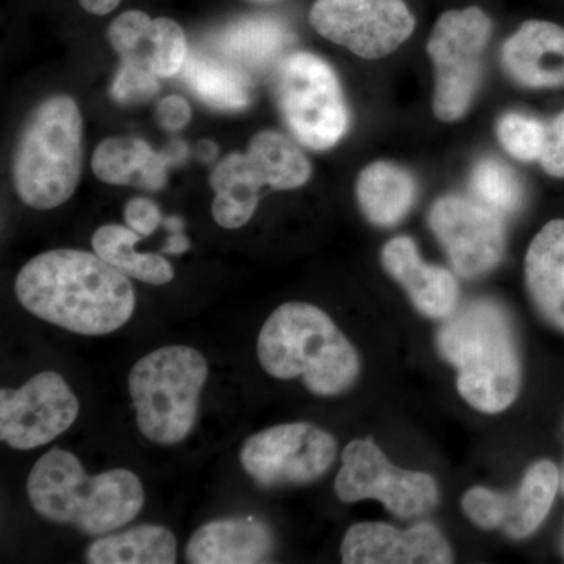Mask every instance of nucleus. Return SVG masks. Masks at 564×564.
<instances>
[{
  "mask_svg": "<svg viewBox=\"0 0 564 564\" xmlns=\"http://www.w3.org/2000/svg\"><path fill=\"white\" fill-rule=\"evenodd\" d=\"M14 291L29 313L82 336L117 332L135 311L131 281L96 252H41L22 267Z\"/></svg>",
  "mask_w": 564,
  "mask_h": 564,
  "instance_id": "1",
  "label": "nucleus"
},
{
  "mask_svg": "<svg viewBox=\"0 0 564 564\" xmlns=\"http://www.w3.org/2000/svg\"><path fill=\"white\" fill-rule=\"evenodd\" d=\"M28 494L41 518L87 534L128 525L144 503L143 485L132 470L111 469L90 477L77 456L63 448H52L35 463Z\"/></svg>",
  "mask_w": 564,
  "mask_h": 564,
  "instance_id": "2",
  "label": "nucleus"
},
{
  "mask_svg": "<svg viewBox=\"0 0 564 564\" xmlns=\"http://www.w3.org/2000/svg\"><path fill=\"white\" fill-rule=\"evenodd\" d=\"M262 369L276 380L302 377L315 395L347 392L361 370L358 351L321 307L285 303L263 323L258 337Z\"/></svg>",
  "mask_w": 564,
  "mask_h": 564,
  "instance_id": "3",
  "label": "nucleus"
},
{
  "mask_svg": "<svg viewBox=\"0 0 564 564\" xmlns=\"http://www.w3.org/2000/svg\"><path fill=\"white\" fill-rule=\"evenodd\" d=\"M437 350L458 370L459 395L475 410L497 414L513 404L521 362L511 323L497 304L455 311L437 334Z\"/></svg>",
  "mask_w": 564,
  "mask_h": 564,
  "instance_id": "4",
  "label": "nucleus"
},
{
  "mask_svg": "<svg viewBox=\"0 0 564 564\" xmlns=\"http://www.w3.org/2000/svg\"><path fill=\"white\" fill-rule=\"evenodd\" d=\"M82 133L79 107L69 96H52L33 110L13 158L22 202L39 210L68 202L80 180Z\"/></svg>",
  "mask_w": 564,
  "mask_h": 564,
  "instance_id": "5",
  "label": "nucleus"
},
{
  "mask_svg": "<svg viewBox=\"0 0 564 564\" xmlns=\"http://www.w3.org/2000/svg\"><path fill=\"white\" fill-rule=\"evenodd\" d=\"M207 377L206 358L187 345L159 348L133 364L128 384L141 434L159 445L187 440Z\"/></svg>",
  "mask_w": 564,
  "mask_h": 564,
  "instance_id": "6",
  "label": "nucleus"
},
{
  "mask_svg": "<svg viewBox=\"0 0 564 564\" xmlns=\"http://www.w3.org/2000/svg\"><path fill=\"white\" fill-rule=\"evenodd\" d=\"M274 98L282 118L304 147L329 150L348 128V111L336 73L317 55L295 52L278 63Z\"/></svg>",
  "mask_w": 564,
  "mask_h": 564,
  "instance_id": "7",
  "label": "nucleus"
},
{
  "mask_svg": "<svg viewBox=\"0 0 564 564\" xmlns=\"http://www.w3.org/2000/svg\"><path fill=\"white\" fill-rule=\"evenodd\" d=\"M491 33L492 21L478 7L445 11L434 25L426 47L436 70L433 110L441 121L462 120L469 110Z\"/></svg>",
  "mask_w": 564,
  "mask_h": 564,
  "instance_id": "8",
  "label": "nucleus"
},
{
  "mask_svg": "<svg viewBox=\"0 0 564 564\" xmlns=\"http://www.w3.org/2000/svg\"><path fill=\"white\" fill-rule=\"evenodd\" d=\"M337 454L336 440L313 423L270 426L252 434L240 448V463L256 484L306 485L328 473Z\"/></svg>",
  "mask_w": 564,
  "mask_h": 564,
  "instance_id": "9",
  "label": "nucleus"
},
{
  "mask_svg": "<svg viewBox=\"0 0 564 564\" xmlns=\"http://www.w3.org/2000/svg\"><path fill=\"white\" fill-rule=\"evenodd\" d=\"M334 488L345 503L377 499L399 518H417L437 505L436 481L430 475L392 466L372 437L345 447Z\"/></svg>",
  "mask_w": 564,
  "mask_h": 564,
  "instance_id": "10",
  "label": "nucleus"
},
{
  "mask_svg": "<svg viewBox=\"0 0 564 564\" xmlns=\"http://www.w3.org/2000/svg\"><path fill=\"white\" fill-rule=\"evenodd\" d=\"M310 20L322 36L369 61L399 50L415 29L403 0H317Z\"/></svg>",
  "mask_w": 564,
  "mask_h": 564,
  "instance_id": "11",
  "label": "nucleus"
},
{
  "mask_svg": "<svg viewBox=\"0 0 564 564\" xmlns=\"http://www.w3.org/2000/svg\"><path fill=\"white\" fill-rule=\"evenodd\" d=\"M79 411L65 378L46 370L17 391H0V440L14 451L39 448L68 432Z\"/></svg>",
  "mask_w": 564,
  "mask_h": 564,
  "instance_id": "12",
  "label": "nucleus"
},
{
  "mask_svg": "<svg viewBox=\"0 0 564 564\" xmlns=\"http://www.w3.org/2000/svg\"><path fill=\"white\" fill-rule=\"evenodd\" d=\"M429 221L459 276H484L502 261L503 223L497 212L484 204L463 196H444L434 203Z\"/></svg>",
  "mask_w": 564,
  "mask_h": 564,
  "instance_id": "13",
  "label": "nucleus"
},
{
  "mask_svg": "<svg viewBox=\"0 0 564 564\" xmlns=\"http://www.w3.org/2000/svg\"><path fill=\"white\" fill-rule=\"evenodd\" d=\"M560 488V470L549 459L534 463L514 494L474 488L463 499L464 513L485 530H502L514 540L536 532L551 513Z\"/></svg>",
  "mask_w": 564,
  "mask_h": 564,
  "instance_id": "14",
  "label": "nucleus"
},
{
  "mask_svg": "<svg viewBox=\"0 0 564 564\" xmlns=\"http://www.w3.org/2000/svg\"><path fill=\"white\" fill-rule=\"evenodd\" d=\"M345 564H444L454 562L451 545L443 533L429 522L408 530L362 522L345 533L343 547Z\"/></svg>",
  "mask_w": 564,
  "mask_h": 564,
  "instance_id": "15",
  "label": "nucleus"
},
{
  "mask_svg": "<svg viewBox=\"0 0 564 564\" xmlns=\"http://www.w3.org/2000/svg\"><path fill=\"white\" fill-rule=\"evenodd\" d=\"M122 63H132L158 77L176 76L188 58L185 33L169 18L151 20L143 11H126L107 32Z\"/></svg>",
  "mask_w": 564,
  "mask_h": 564,
  "instance_id": "16",
  "label": "nucleus"
},
{
  "mask_svg": "<svg viewBox=\"0 0 564 564\" xmlns=\"http://www.w3.org/2000/svg\"><path fill=\"white\" fill-rule=\"evenodd\" d=\"M505 73L525 88L564 87V28L527 21L502 47Z\"/></svg>",
  "mask_w": 564,
  "mask_h": 564,
  "instance_id": "17",
  "label": "nucleus"
},
{
  "mask_svg": "<svg viewBox=\"0 0 564 564\" xmlns=\"http://www.w3.org/2000/svg\"><path fill=\"white\" fill-rule=\"evenodd\" d=\"M381 262L386 272L408 292L419 313L434 321L455 313L459 289L454 274L423 262L410 237H397L386 245Z\"/></svg>",
  "mask_w": 564,
  "mask_h": 564,
  "instance_id": "18",
  "label": "nucleus"
},
{
  "mask_svg": "<svg viewBox=\"0 0 564 564\" xmlns=\"http://www.w3.org/2000/svg\"><path fill=\"white\" fill-rule=\"evenodd\" d=\"M273 533L251 516L217 519L199 527L188 540L185 556L192 564H256L267 562Z\"/></svg>",
  "mask_w": 564,
  "mask_h": 564,
  "instance_id": "19",
  "label": "nucleus"
},
{
  "mask_svg": "<svg viewBox=\"0 0 564 564\" xmlns=\"http://www.w3.org/2000/svg\"><path fill=\"white\" fill-rule=\"evenodd\" d=\"M525 281L538 313L564 333V220L547 223L530 243Z\"/></svg>",
  "mask_w": 564,
  "mask_h": 564,
  "instance_id": "20",
  "label": "nucleus"
},
{
  "mask_svg": "<svg viewBox=\"0 0 564 564\" xmlns=\"http://www.w3.org/2000/svg\"><path fill=\"white\" fill-rule=\"evenodd\" d=\"M169 163L165 152L152 151L147 141L113 137L96 148L93 172L107 184L161 191L166 184Z\"/></svg>",
  "mask_w": 564,
  "mask_h": 564,
  "instance_id": "21",
  "label": "nucleus"
},
{
  "mask_svg": "<svg viewBox=\"0 0 564 564\" xmlns=\"http://www.w3.org/2000/svg\"><path fill=\"white\" fill-rule=\"evenodd\" d=\"M356 196L367 220L393 226L413 207L415 182L402 166L377 162L359 174Z\"/></svg>",
  "mask_w": 564,
  "mask_h": 564,
  "instance_id": "22",
  "label": "nucleus"
},
{
  "mask_svg": "<svg viewBox=\"0 0 564 564\" xmlns=\"http://www.w3.org/2000/svg\"><path fill=\"white\" fill-rule=\"evenodd\" d=\"M291 40V33L280 21L250 18L226 28L215 39V46L237 68L262 70L282 61Z\"/></svg>",
  "mask_w": 564,
  "mask_h": 564,
  "instance_id": "23",
  "label": "nucleus"
},
{
  "mask_svg": "<svg viewBox=\"0 0 564 564\" xmlns=\"http://www.w3.org/2000/svg\"><path fill=\"white\" fill-rule=\"evenodd\" d=\"M176 558V536L172 530L155 524L107 534L87 551L90 564H174Z\"/></svg>",
  "mask_w": 564,
  "mask_h": 564,
  "instance_id": "24",
  "label": "nucleus"
},
{
  "mask_svg": "<svg viewBox=\"0 0 564 564\" xmlns=\"http://www.w3.org/2000/svg\"><path fill=\"white\" fill-rule=\"evenodd\" d=\"M215 191L212 215L225 229L242 228L258 209L262 185L248 166L245 154L228 155L210 177Z\"/></svg>",
  "mask_w": 564,
  "mask_h": 564,
  "instance_id": "25",
  "label": "nucleus"
},
{
  "mask_svg": "<svg viewBox=\"0 0 564 564\" xmlns=\"http://www.w3.org/2000/svg\"><path fill=\"white\" fill-rule=\"evenodd\" d=\"M140 237L129 226H102L93 236V250L128 278L152 285L169 284L174 278L172 263L161 254L137 251Z\"/></svg>",
  "mask_w": 564,
  "mask_h": 564,
  "instance_id": "26",
  "label": "nucleus"
},
{
  "mask_svg": "<svg viewBox=\"0 0 564 564\" xmlns=\"http://www.w3.org/2000/svg\"><path fill=\"white\" fill-rule=\"evenodd\" d=\"M245 158L262 187L291 191L311 177V165L303 152L278 132L262 131L252 137Z\"/></svg>",
  "mask_w": 564,
  "mask_h": 564,
  "instance_id": "27",
  "label": "nucleus"
},
{
  "mask_svg": "<svg viewBox=\"0 0 564 564\" xmlns=\"http://www.w3.org/2000/svg\"><path fill=\"white\" fill-rule=\"evenodd\" d=\"M181 73L191 90L215 109H243L251 102L250 77L237 66L223 65L210 58L188 57Z\"/></svg>",
  "mask_w": 564,
  "mask_h": 564,
  "instance_id": "28",
  "label": "nucleus"
},
{
  "mask_svg": "<svg viewBox=\"0 0 564 564\" xmlns=\"http://www.w3.org/2000/svg\"><path fill=\"white\" fill-rule=\"evenodd\" d=\"M470 191L478 203L497 212L511 214L522 203V187L513 170L496 159H485L475 166Z\"/></svg>",
  "mask_w": 564,
  "mask_h": 564,
  "instance_id": "29",
  "label": "nucleus"
},
{
  "mask_svg": "<svg viewBox=\"0 0 564 564\" xmlns=\"http://www.w3.org/2000/svg\"><path fill=\"white\" fill-rule=\"evenodd\" d=\"M545 124L524 113L503 115L497 122V139L508 154L518 161L540 159L544 147Z\"/></svg>",
  "mask_w": 564,
  "mask_h": 564,
  "instance_id": "30",
  "label": "nucleus"
},
{
  "mask_svg": "<svg viewBox=\"0 0 564 564\" xmlns=\"http://www.w3.org/2000/svg\"><path fill=\"white\" fill-rule=\"evenodd\" d=\"M158 90L159 82L154 73L132 63H122L111 87V96L120 104H139L151 99Z\"/></svg>",
  "mask_w": 564,
  "mask_h": 564,
  "instance_id": "31",
  "label": "nucleus"
},
{
  "mask_svg": "<svg viewBox=\"0 0 564 564\" xmlns=\"http://www.w3.org/2000/svg\"><path fill=\"white\" fill-rule=\"evenodd\" d=\"M540 162L545 173L564 180V111L545 124Z\"/></svg>",
  "mask_w": 564,
  "mask_h": 564,
  "instance_id": "32",
  "label": "nucleus"
},
{
  "mask_svg": "<svg viewBox=\"0 0 564 564\" xmlns=\"http://www.w3.org/2000/svg\"><path fill=\"white\" fill-rule=\"evenodd\" d=\"M126 223L129 228L141 237L151 236L162 220L158 204L148 198H133L124 209Z\"/></svg>",
  "mask_w": 564,
  "mask_h": 564,
  "instance_id": "33",
  "label": "nucleus"
},
{
  "mask_svg": "<svg viewBox=\"0 0 564 564\" xmlns=\"http://www.w3.org/2000/svg\"><path fill=\"white\" fill-rule=\"evenodd\" d=\"M192 110L185 99L181 96H169L162 99L158 107V121L162 128L169 131H180L191 121Z\"/></svg>",
  "mask_w": 564,
  "mask_h": 564,
  "instance_id": "34",
  "label": "nucleus"
},
{
  "mask_svg": "<svg viewBox=\"0 0 564 564\" xmlns=\"http://www.w3.org/2000/svg\"><path fill=\"white\" fill-rule=\"evenodd\" d=\"M120 2L121 0H79L82 9L98 17L110 13L120 6Z\"/></svg>",
  "mask_w": 564,
  "mask_h": 564,
  "instance_id": "35",
  "label": "nucleus"
},
{
  "mask_svg": "<svg viewBox=\"0 0 564 564\" xmlns=\"http://www.w3.org/2000/svg\"><path fill=\"white\" fill-rule=\"evenodd\" d=\"M188 248H191V240L182 232H174L162 251L169 252V254H182V252L187 251Z\"/></svg>",
  "mask_w": 564,
  "mask_h": 564,
  "instance_id": "36",
  "label": "nucleus"
},
{
  "mask_svg": "<svg viewBox=\"0 0 564 564\" xmlns=\"http://www.w3.org/2000/svg\"><path fill=\"white\" fill-rule=\"evenodd\" d=\"M165 226L170 229V231L181 232L182 228H184V223H182L181 218L172 217L165 221Z\"/></svg>",
  "mask_w": 564,
  "mask_h": 564,
  "instance_id": "37",
  "label": "nucleus"
},
{
  "mask_svg": "<svg viewBox=\"0 0 564 564\" xmlns=\"http://www.w3.org/2000/svg\"><path fill=\"white\" fill-rule=\"evenodd\" d=\"M560 486H562V491L564 494V467L562 470V475H560Z\"/></svg>",
  "mask_w": 564,
  "mask_h": 564,
  "instance_id": "38",
  "label": "nucleus"
},
{
  "mask_svg": "<svg viewBox=\"0 0 564 564\" xmlns=\"http://www.w3.org/2000/svg\"><path fill=\"white\" fill-rule=\"evenodd\" d=\"M248 2L269 3V2H274V0H248Z\"/></svg>",
  "mask_w": 564,
  "mask_h": 564,
  "instance_id": "39",
  "label": "nucleus"
},
{
  "mask_svg": "<svg viewBox=\"0 0 564 564\" xmlns=\"http://www.w3.org/2000/svg\"><path fill=\"white\" fill-rule=\"evenodd\" d=\"M563 554H564V538H563Z\"/></svg>",
  "mask_w": 564,
  "mask_h": 564,
  "instance_id": "40",
  "label": "nucleus"
}]
</instances>
